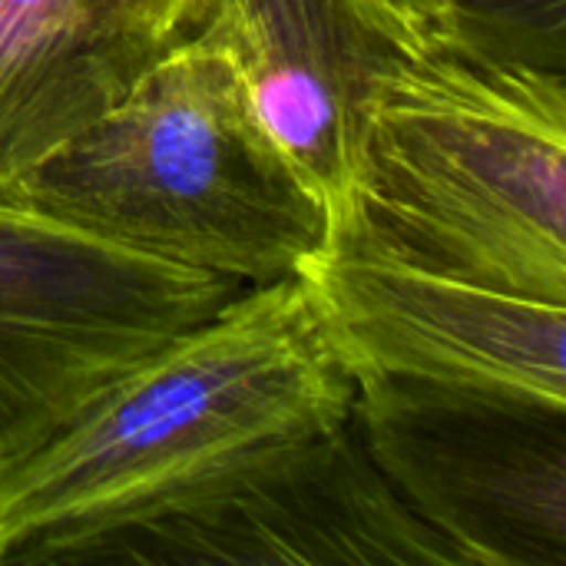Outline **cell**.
Wrapping results in <instances>:
<instances>
[{
  "mask_svg": "<svg viewBox=\"0 0 566 566\" xmlns=\"http://www.w3.org/2000/svg\"><path fill=\"white\" fill-rule=\"evenodd\" d=\"M352 405L302 279L252 285L0 464V566H46L259 451L345 424Z\"/></svg>",
  "mask_w": 566,
  "mask_h": 566,
  "instance_id": "6da1fadb",
  "label": "cell"
},
{
  "mask_svg": "<svg viewBox=\"0 0 566 566\" xmlns=\"http://www.w3.org/2000/svg\"><path fill=\"white\" fill-rule=\"evenodd\" d=\"M10 199L245 285L295 279L328 239L318 196L259 123L239 73L192 33L40 156Z\"/></svg>",
  "mask_w": 566,
  "mask_h": 566,
  "instance_id": "7a4b0ae2",
  "label": "cell"
},
{
  "mask_svg": "<svg viewBox=\"0 0 566 566\" xmlns=\"http://www.w3.org/2000/svg\"><path fill=\"white\" fill-rule=\"evenodd\" d=\"M342 232L566 305V76L478 66L428 36L371 103Z\"/></svg>",
  "mask_w": 566,
  "mask_h": 566,
  "instance_id": "3957f363",
  "label": "cell"
},
{
  "mask_svg": "<svg viewBox=\"0 0 566 566\" xmlns=\"http://www.w3.org/2000/svg\"><path fill=\"white\" fill-rule=\"evenodd\" d=\"M245 289L0 199V464Z\"/></svg>",
  "mask_w": 566,
  "mask_h": 566,
  "instance_id": "277c9868",
  "label": "cell"
},
{
  "mask_svg": "<svg viewBox=\"0 0 566 566\" xmlns=\"http://www.w3.org/2000/svg\"><path fill=\"white\" fill-rule=\"evenodd\" d=\"M461 566L371 461L355 421L259 451L46 566Z\"/></svg>",
  "mask_w": 566,
  "mask_h": 566,
  "instance_id": "5b68a950",
  "label": "cell"
},
{
  "mask_svg": "<svg viewBox=\"0 0 566 566\" xmlns=\"http://www.w3.org/2000/svg\"><path fill=\"white\" fill-rule=\"evenodd\" d=\"M352 421L461 566H566V405L365 375Z\"/></svg>",
  "mask_w": 566,
  "mask_h": 566,
  "instance_id": "8992f818",
  "label": "cell"
},
{
  "mask_svg": "<svg viewBox=\"0 0 566 566\" xmlns=\"http://www.w3.org/2000/svg\"><path fill=\"white\" fill-rule=\"evenodd\" d=\"M352 378L566 405V305L504 292L335 232L298 272Z\"/></svg>",
  "mask_w": 566,
  "mask_h": 566,
  "instance_id": "52a82bcc",
  "label": "cell"
},
{
  "mask_svg": "<svg viewBox=\"0 0 566 566\" xmlns=\"http://www.w3.org/2000/svg\"><path fill=\"white\" fill-rule=\"evenodd\" d=\"M186 33L232 63L259 123L318 196L328 235L348 229L371 103L428 46L424 20L405 0H199Z\"/></svg>",
  "mask_w": 566,
  "mask_h": 566,
  "instance_id": "ba28073f",
  "label": "cell"
},
{
  "mask_svg": "<svg viewBox=\"0 0 566 566\" xmlns=\"http://www.w3.org/2000/svg\"><path fill=\"white\" fill-rule=\"evenodd\" d=\"M146 63L116 0H0V199Z\"/></svg>",
  "mask_w": 566,
  "mask_h": 566,
  "instance_id": "9c48e42d",
  "label": "cell"
},
{
  "mask_svg": "<svg viewBox=\"0 0 566 566\" xmlns=\"http://www.w3.org/2000/svg\"><path fill=\"white\" fill-rule=\"evenodd\" d=\"M428 36L478 66L566 76V0H441Z\"/></svg>",
  "mask_w": 566,
  "mask_h": 566,
  "instance_id": "30bf717a",
  "label": "cell"
},
{
  "mask_svg": "<svg viewBox=\"0 0 566 566\" xmlns=\"http://www.w3.org/2000/svg\"><path fill=\"white\" fill-rule=\"evenodd\" d=\"M196 3L199 0H116L123 27L149 60L189 30Z\"/></svg>",
  "mask_w": 566,
  "mask_h": 566,
  "instance_id": "8fae6325",
  "label": "cell"
},
{
  "mask_svg": "<svg viewBox=\"0 0 566 566\" xmlns=\"http://www.w3.org/2000/svg\"><path fill=\"white\" fill-rule=\"evenodd\" d=\"M405 3H408V7L424 20V27H428V20L434 17V10L441 7V0H405Z\"/></svg>",
  "mask_w": 566,
  "mask_h": 566,
  "instance_id": "7c38bea8",
  "label": "cell"
}]
</instances>
